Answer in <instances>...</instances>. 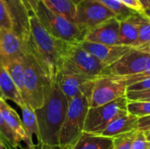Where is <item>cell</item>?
Here are the masks:
<instances>
[{"mask_svg": "<svg viewBox=\"0 0 150 149\" xmlns=\"http://www.w3.org/2000/svg\"><path fill=\"white\" fill-rule=\"evenodd\" d=\"M69 105L55 81L48 90L44 105L34 111L38 122V142L49 148H60L59 137Z\"/></svg>", "mask_w": 150, "mask_h": 149, "instance_id": "1", "label": "cell"}, {"mask_svg": "<svg viewBox=\"0 0 150 149\" xmlns=\"http://www.w3.org/2000/svg\"><path fill=\"white\" fill-rule=\"evenodd\" d=\"M30 31L31 39L28 45L45 67L51 79L54 81L65 62L70 44L49 33L33 14L30 16Z\"/></svg>", "mask_w": 150, "mask_h": 149, "instance_id": "2", "label": "cell"}, {"mask_svg": "<svg viewBox=\"0 0 150 149\" xmlns=\"http://www.w3.org/2000/svg\"><path fill=\"white\" fill-rule=\"evenodd\" d=\"M24 44L25 52L22 56V61L25 90V103L35 111L44 105L46 96L54 81L51 79L40 61L30 48L28 42Z\"/></svg>", "mask_w": 150, "mask_h": 149, "instance_id": "3", "label": "cell"}, {"mask_svg": "<svg viewBox=\"0 0 150 149\" xmlns=\"http://www.w3.org/2000/svg\"><path fill=\"white\" fill-rule=\"evenodd\" d=\"M35 16L49 33L70 45L80 44L85 40L88 34L86 29L79 26L67 18L54 13L41 1Z\"/></svg>", "mask_w": 150, "mask_h": 149, "instance_id": "4", "label": "cell"}, {"mask_svg": "<svg viewBox=\"0 0 150 149\" xmlns=\"http://www.w3.org/2000/svg\"><path fill=\"white\" fill-rule=\"evenodd\" d=\"M89 108V97L86 96L76 97L69 102L65 119L60 132V148L64 149L74 145L82 135Z\"/></svg>", "mask_w": 150, "mask_h": 149, "instance_id": "5", "label": "cell"}, {"mask_svg": "<svg viewBox=\"0 0 150 149\" xmlns=\"http://www.w3.org/2000/svg\"><path fill=\"white\" fill-rule=\"evenodd\" d=\"M126 97L118 98L106 105L89 108L83 133L98 135L112 120L127 112Z\"/></svg>", "mask_w": 150, "mask_h": 149, "instance_id": "6", "label": "cell"}, {"mask_svg": "<svg viewBox=\"0 0 150 149\" xmlns=\"http://www.w3.org/2000/svg\"><path fill=\"white\" fill-rule=\"evenodd\" d=\"M95 80L74 71L65 63L54 79L59 89L69 102L81 95L86 96L90 99Z\"/></svg>", "mask_w": 150, "mask_h": 149, "instance_id": "7", "label": "cell"}, {"mask_svg": "<svg viewBox=\"0 0 150 149\" xmlns=\"http://www.w3.org/2000/svg\"><path fill=\"white\" fill-rule=\"evenodd\" d=\"M127 95V85L120 77L100 76L94 81L89 99L90 108L101 106Z\"/></svg>", "mask_w": 150, "mask_h": 149, "instance_id": "8", "label": "cell"}, {"mask_svg": "<svg viewBox=\"0 0 150 149\" xmlns=\"http://www.w3.org/2000/svg\"><path fill=\"white\" fill-rule=\"evenodd\" d=\"M150 63V54L132 48L117 61L105 68L102 76L128 77L141 74Z\"/></svg>", "mask_w": 150, "mask_h": 149, "instance_id": "9", "label": "cell"}, {"mask_svg": "<svg viewBox=\"0 0 150 149\" xmlns=\"http://www.w3.org/2000/svg\"><path fill=\"white\" fill-rule=\"evenodd\" d=\"M74 71L87 77L97 79L102 76L106 66L78 45H70L64 62Z\"/></svg>", "mask_w": 150, "mask_h": 149, "instance_id": "10", "label": "cell"}, {"mask_svg": "<svg viewBox=\"0 0 150 149\" xmlns=\"http://www.w3.org/2000/svg\"><path fill=\"white\" fill-rule=\"evenodd\" d=\"M112 18L114 13L97 0H82L76 5L75 23L88 32Z\"/></svg>", "mask_w": 150, "mask_h": 149, "instance_id": "11", "label": "cell"}, {"mask_svg": "<svg viewBox=\"0 0 150 149\" xmlns=\"http://www.w3.org/2000/svg\"><path fill=\"white\" fill-rule=\"evenodd\" d=\"M12 23V31L26 43L31 39L30 16L21 0H3Z\"/></svg>", "mask_w": 150, "mask_h": 149, "instance_id": "12", "label": "cell"}, {"mask_svg": "<svg viewBox=\"0 0 150 149\" xmlns=\"http://www.w3.org/2000/svg\"><path fill=\"white\" fill-rule=\"evenodd\" d=\"M80 47L87 51L98 60H99L106 67L112 65L123 55L128 53L132 47L125 46H108L98 43L91 42L88 40H83L78 44Z\"/></svg>", "mask_w": 150, "mask_h": 149, "instance_id": "13", "label": "cell"}, {"mask_svg": "<svg viewBox=\"0 0 150 149\" xmlns=\"http://www.w3.org/2000/svg\"><path fill=\"white\" fill-rule=\"evenodd\" d=\"M119 34L120 20L112 18L91 30L86 35L85 40L108 46H120Z\"/></svg>", "mask_w": 150, "mask_h": 149, "instance_id": "14", "label": "cell"}, {"mask_svg": "<svg viewBox=\"0 0 150 149\" xmlns=\"http://www.w3.org/2000/svg\"><path fill=\"white\" fill-rule=\"evenodd\" d=\"M25 52V44L12 30H0V62L19 59Z\"/></svg>", "mask_w": 150, "mask_h": 149, "instance_id": "15", "label": "cell"}, {"mask_svg": "<svg viewBox=\"0 0 150 149\" xmlns=\"http://www.w3.org/2000/svg\"><path fill=\"white\" fill-rule=\"evenodd\" d=\"M138 118L128 112L112 120L98 135L114 139L118 136L137 131Z\"/></svg>", "mask_w": 150, "mask_h": 149, "instance_id": "16", "label": "cell"}, {"mask_svg": "<svg viewBox=\"0 0 150 149\" xmlns=\"http://www.w3.org/2000/svg\"><path fill=\"white\" fill-rule=\"evenodd\" d=\"M135 13V12H134ZM134 14L125 20L120 21L119 45L135 48L138 42L139 32Z\"/></svg>", "mask_w": 150, "mask_h": 149, "instance_id": "17", "label": "cell"}, {"mask_svg": "<svg viewBox=\"0 0 150 149\" xmlns=\"http://www.w3.org/2000/svg\"><path fill=\"white\" fill-rule=\"evenodd\" d=\"M0 112L9 127L15 133V134L19 138L20 141H25L26 144L27 140L22 120L17 112L12 109L4 99H0Z\"/></svg>", "mask_w": 150, "mask_h": 149, "instance_id": "18", "label": "cell"}, {"mask_svg": "<svg viewBox=\"0 0 150 149\" xmlns=\"http://www.w3.org/2000/svg\"><path fill=\"white\" fill-rule=\"evenodd\" d=\"M0 90L5 99H9L18 105L19 107L25 105L24 99L11 78L8 72L0 63Z\"/></svg>", "mask_w": 150, "mask_h": 149, "instance_id": "19", "label": "cell"}, {"mask_svg": "<svg viewBox=\"0 0 150 149\" xmlns=\"http://www.w3.org/2000/svg\"><path fill=\"white\" fill-rule=\"evenodd\" d=\"M112 139L83 133L70 149H112Z\"/></svg>", "mask_w": 150, "mask_h": 149, "instance_id": "20", "label": "cell"}, {"mask_svg": "<svg viewBox=\"0 0 150 149\" xmlns=\"http://www.w3.org/2000/svg\"><path fill=\"white\" fill-rule=\"evenodd\" d=\"M5 70L10 75L11 78L14 82L16 87L19 90L24 102L25 99V76H24V65L22 57L19 59H14L0 62Z\"/></svg>", "mask_w": 150, "mask_h": 149, "instance_id": "21", "label": "cell"}, {"mask_svg": "<svg viewBox=\"0 0 150 149\" xmlns=\"http://www.w3.org/2000/svg\"><path fill=\"white\" fill-rule=\"evenodd\" d=\"M20 109L22 111V116H23L22 123L27 140L26 146L32 147L34 145L33 142V135L35 134L36 136H38V133H39L37 118L34 111L32 108H30L28 105H25L20 107Z\"/></svg>", "mask_w": 150, "mask_h": 149, "instance_id": "22", "label": "cell"}, {"mask_svg": "<svg viewBox=\"0 0 150 149\" xmlns=\"http://www.w3.org/2000/svg\"><path fill=\"white\" fill-rule=\"evenodd\" d=\"M49 10L75 23L76 4L72 0H40Z\"/></svg>", "mask_w": 150, "mask_h": 149, "instance_id": "23", "label": "cell"}, {"mask_svg": "<svg viewBox=\"0 0 150 149\" xmlns=\"http://www.w3.org/2000/svg\"><path fill=\"white\" fill-rule=\"evenodd\" d=\"M0 142L4 149H17L20 147V140L9 127L0 112Z\"/></svg>", "mask_w": 150, "mask_h": 149, "instance_id": "24", "label": "cell"}, {"mask_svg": "<svg viewBox=\"0 0 150 149\" xmlns=\"http://www.w3.org/2000/svg\"><path fill=\"white\" fill-rule=\"evenodd\" d=\"M134 18L137 24L139 32L138 42L135 47L138 48L150 42V19L142 11H136L134 14Z\"/></svg>", "mask_w": 150, "mask_h": 149, "instance_id": "25", "label": "cell"}, {"mask_svg": "<svg viewBox=\"0 0 150 149\" xmlns=\"http://www.w3.org/2000/svg\"><path fill=\"white\" fill-rule=\"evenodd\" d=\"M97 1L100 2L105 6H106L109 10H111L114 13L116 18L120 21L127 19V18L132 16L134 12H136L135 11L132 10L131 8L127 7V5H125L124 4H122L118 0H97Z\"/></svg>", "mask_w": 150, "mask_h": 149, "instance_id": "26", "label": "cell"}, {"mask_svg": "<svg viewBox=\"0 0 150 149\" xmlns=\"http://www.w3.org/2000/svg\"><path fill=\"white\" fill-rule=\"evenodd\" d=\"M127 112L136 118L150 116L149 101H127Z\"/></svg>", "mask_w": 150, "mask_h": 149, "instance_id": "27", "label": "cell"}, {"mask_svg": "<svg viewBox=\"0 0 150 149\" xmlns=\"http://www.w3.org/2000/svg\"><path fill=\"white\" fill-rule=\"evenodd\" d=\"M136 133L137 131L123 134L112 139L113 142L112 149H132L133 141L136 135Z\"/></svg>", "mask_w": 150, "mask_h": 149, "instance_id": "28", "label": "cell"}, {"mask_svg": "<svg viewBox=\"0 0 150 149\" xmlns=\"http://www.w3.org/2000/svg\"><path fill=\"white\" fill-rule=\"evenodd\" d=\"M3 29L12 30V23L3 0H0V30Z\"/></svg>", "mask_w": 150, "mask_h": 149, "instance_id": "29", "label": "cell"}, {"mask_svg": "<svg viewBox=\"0 0 150 149\" xmlns=\"http://www.w3.org/2000/svg\"><path fill=\"white\" fill-rule=\"evenodd\" d=\"M127 101H149L150 102V90L142 91L127 92L126 95Z\"/></svg>", "mask_w": 150, "mask_h": 149, "instance_id": "30", "label": "cell"}, {"mask_svg": "<svg viewBox=\"0 0 150 149\" xmlns=\"http://www.w3.org/2000/svg\"><path fill=\"white\" fill-rule=\"evenodd\" d=\"M132 149H149V141L143 132L137 131L133 141Z\"/></svg>", "mask_w": 150, "mask_h": 149, "instance_id": "31", "label": "cell"}, {"mask_svg": "<svg viewBox=\"0 0 150 149\" xmlns=\"http://www.w3.org/2000/svg\"><path fill=\"white\" fill-rule=\"evenodd\" d=\"M150 90V76L146 77L142 81H139L132 85L127 87V92H134V91H142Z\"/></svg>", "mask_w": 150, "mask_h": 149, "instance_id": "32", "label": "cell"}, {"mask_svg": "<svg viewBox=\"0 0 150 149\" xmlns=\"http://www.w3.org/2000/svg\"><path fill=\"white\" fill-rule=\"evenodd\" d=\"M137 131L139 132H149L150 131V116H146L138 119V127Z\"/></svg>", "mask_w": 150, "mask_h": 149, "instance_id": "33", "label": "cell"}, {"mask_svg": "<svg viewBox=\"0 0 150 149\" xmlns=\"http://www.w3.org/2000/svg\"><path fill=\"white\" fill-rule=\"evenodd\" d=\"M24 4V5L25 6L26 10L28 11V12H32L33 15L36 14L37 11H38V6L40 3V0H21Z\"/></svg>", "mask_w": 150, "mask_h": 149, "instance_id": "34", "label": "cell"}, {"mask_svg": "<svg viewBox=\"0 0 150 149\" xmlns=\"http://www.w3.org/2000/svg\"><path fill=\"white\" fill-rule=\"evenodd\" d=\"M135 11H142V8L137 0H118Z\"/></svg>", "mask_w": 150, "mask_h": 149, "instance_id": "35", "label": "cell"}, {"mask_svg": "<svg viewBox=\"0 0 150 149\" xmlns=\"http://www.w3.org/2000/svg\"><path fill=\"white\" fill-rule=\"evenodd\" d=\"M137 1L141 4V6L142 8V11L150 8V0H137Z\"/></svg>", "mask_w": 150, "mask_h": 149, "instance_id": "36", "label": "cell"}, {"mask_svg": "<svg viewBox=\"0 0 150 149\" xmlns=\"http://www.w3.org/2000/svg\"><path fill=\"white\" fill-rule=\"evenodd\" d=\"M136 49L141 50V51L145 52V53H148V54H150V42H149L148 44H146V45H144V46H142V47H140L136 48Z\"/></svg>", "mask_w": 150, "mask_h": 149, "instance_id": "37", "label": "cell"}, {"mask_svg": "<svg viewBox=\"0 0 150 149\" xmlns=\"http://www.w3.org/2000/svg\"><path fill=\"white\" fill-rule=\"evenodd\" d=\"M21 149H42V145L40 143V142H38L36 145L34 144L33 146H32V147H22V146H20L19 147Z\"/></svg>", "mask_w": 150, "mask_h": 149, "instance_id": "38", "label": "cell"}, {"mask_svg": "<svg viewBox=\"0 0 150 149\" xmlns=\"http://www.w3.org/2000/svg\"><path fill=\"white\" fill-rule=\"evenodd\" d=\"M142 13H143L146 17H148V18L150 19V8H149V9H146V10H143V11H142Z\"/></svg>", "mask_w": 150, "mask_h": 149, "instance_id": "39", "label": "cell"}, {"mask_svg": "<svg viewBox=\"0 0 150 149\" xmlns=\"http://www.w3.org/2000/svg\"><path fill=\"white\" fill-rule=\"evenodd\" d=\"M71 147V146H70ZM70 147H68L64 149H70ZM42 149H61L60 148H49V147H46V146H43L42 145Z\"/></svg>", "mask_w": 150, "mask_h": 149, "instance_id": "40", "label": "cell"}, {"mask_svg": "<svg viewBox=\"0 0 150 149\" xmlns=\"http://www.w3.org/2000/svg\"><path fill=\"white\" fill-rule=\"evenodd\" d=\"M145 133V136H146L148 141H150V131L149 132H146V133Z\"/></svg>", "mask_w": 150, "mask_h": 149, "instance_id": "41", "label": "cell"}, {"mask_svg": "<svg viewBox=\"0 0 150 149\" xmlns=\"http://www.w3.org/2000/svg\"><path fill=\"white\" fill-rule=\"evenodd\" d=\"M0 99H4V96H3V94H2V92H1V90H0Z\"/></svg>", "mask_w": 150, "mask_h": 149, "instance_id": "42", "label": "cell"}, {"mask_svg": "<svg viewBox=\"0 0 150 149\" xmlns=\"http://www.w3.org/2000/svg\"><path fill=\"white\" fill-rule=\"evenodd\" d=\"M0 149H4V147L2 146V144H1V142H0Z\"/></svg>", "mask_w": 150, "mask_h": 149, "instance_id": "43", "label": "cell"}, {"mask_svg": "<svg viewBox=\"0 0 150 149\" xmlns=\"http://www.w3.org/2000/svg\"><path fill=\"white\" fill-rule=\"evenodd\" d=\"M149 149H150V141H149Z\"/></svg>", "mask_w": 150, "mask_h": 149, "instance_id": "44", "label": "cell"}, {"mask_svg": "<svg viewBox=\"0 0 150 149\" xmlns=\"http://www.w3.org/2000/svg\"></svg>", "mask_w": 150, "mask_h": 149, "instance_id": "45", "label": "cell"}]
</instances>
